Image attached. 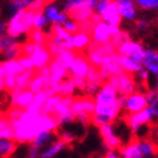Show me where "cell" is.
Returning a JSON list of instances; mask_svg holds the SVG:
<instances>
[{
  "instance_id": "cell-1",
  "label": "cell",
  "mask_w": 158,
  "mask_h": 158,
  "mask_svg": "<svg viewBox=\"0 0 158 158\" xmlns=\"http://www.w3.org/2000/svg\"><path fill=\"white\" fill-rule=\"evenodd\" d=\"M13 140L17 144H31L34 137L41 132L56 133L60 126L52 115L43 113H29L23 111L17 121L11 122Z\"/></svg>"
},
{
  "instance_id": "cell-2",
  "label": "cell",
  "mask_w": 158,
  "mask_h": 158,
  "mask_svg": "<svg viewBox=\"0 0 158 158\" xmlns=\"http://www.w3.org/2000/svg\"><path fill=\"white\" fill-rule=\"evenodd\" d=\"M94 112L91 115L90 122L94 126L114 124L122 112L119 96L107 82H104L102 87L93 96Z\"/></svg>"
},
{
  "instance_id": "cell-3",
  "label": "cell",
  "mask_w": 158,
  "mask_h": 158,
  "mask_svg": "<svg viewBox=\"0 0 158 158\" xmlns=\"http://www.w3.org/2000/svg\"><path fill=\"white\" fill-rule=\"evenodd\" d=\"M33 16L34 12L30 10L17 11L10 15L8 21H6V33L17 40L28 35L32 30Z\"/></svg>"
},
{
  "instance_id": "cell-4",
  "label": "cell",
  "mask_w": 158,
  "mask_h": 158,
  "mask_svg": "<svg viewBox=\"0 0 158 158\" xmlns=\"http://www.w3.org/2000/svg\"><path fill=\"white\" fill-rule=\"evenodd\" d=\"M94 12L100 17L102 22L112 27H121L123 20L119 16L115 0H98Z\"/></svg>"
},
{
  "instance_id": "cell-5",
  "label": "cell",
  "mask_w": 158,
  "mask_h": 158,
  "mask_svg": "<svg viewBox=\"0 0 158 158\" xmlns=\"http://www.w3.org/2000/svg\"><path fill=\"white\" fill-rule=\"evenodd\" d=\"M154 117L147 107L143 111L135 114H129L125 116V124L132 134L138 135L143 128H147L149 125L153 124Z\"/></svg>"
},
{
  "instance_id": "cell-6",
  "label": "cell",
  "mask_w": 158,
  "mask_h": 158,
  "mask_svg": "<svg viewBox=\"0 0 158 158\" xmlns=\"http://www.w3.org/2000/svg\"><path fill=\"white\" fill-rule=\"evenodd\" d=\"M114 52H115V48L111 43H104V44H92L91 43L90 47L87 48L85 56L91 66L98 69L104 59Z\"/></svg>"
},
{
  "instance_id": "cell-7",
  "label": "cell",
  "mask_w": 158,
  "mask_h": 158,
  "mask_svg": "<svg viewBox=\"0 0 158 158\" xmlns=\"http://www.w3.org/2000/svg\"><path fill=\"white\" fill-rule=\"evenodd\" d=\"M121 30V27H112L108 26L105 22L100 21L92 28L90 32L91 43L92 44H104L110 43L112 35Z\"/></svg>"
},
{
  "instance_id": "cell-8",
  "label": "cell",
  "mask_w": 158,
  "mask_h": 158,
  "mask_svg": "<svg viewBox=\"0 0 158 158\" xmlns=\"http://www.w3.org/2000/svg\"><path fill=\"white\" fill-rule=\"evenodd\" d=\"M98 132L103 139V147L104 149H117L121 148L123 145V139L117 133H116V128L114 124H108V125H103V126L98 127Z\"/></svg>"
},
{
  "instance_id": "cell-9",
  "label": "cell",
  "mask_w": 158,
  "mask_h": 158,
  "mask_svg": "<svg viewBox=\"0 0 158 158\" xmlns=\"http://www.w3.org/2000/svg\"><path fill=\"white\" fill-rule=\"evenodd\" d=\"M73 100L74 98H61L58 106L56 107L53 117L58 122L60 127L74 122V114L71 110Z\"/></svg>"
},
{
  "instance_id": "cell-10",
  "label": "cell",
  "mask_w": 158,
  "mask_h": 158,
  "mask_svg": "<svg viewBox=\"0 0 158 158\" xmlns=\"http://www.w3.org/2000/svg\"><path fill=\"white\" fill-rule=\"evenodd\" d=\"M98 71L101 79L104 82H106L110 77H114V75H121L122 73H124L119 68L118 54L114 52L108 56H106L102 62V64L98 66Z\"/></svg>"
},
{
  "instance_id": "cell-11",
  "label": "cell",
  "mask_w": 158,
  "mask_h": 158,
  "mask_svg": "<svg viewBox=\"0 0 158 158\" xmlns=\"http://www.w3.org/2000/svg\"><path fill=\"white\" fill-rule=\"evenodd\" d=\"M42 12L48 22L52 26H62L69 19L68 15L63 10H61L58 3L54 1H47Z\"/></svg>"
},
{
  "instance_id": "cell-12",
  "label": "cell",
  "mask_w": 158,
  "mask_h": 158,
  "mask_svg": "<svg viewBox=\"0 0 158 158\" xmlns=\"http://www.w3.org/2000/svg\"><path fill=\"white\" fill-rule=\"evenodd\" d=\"M146 107H147V102H146L144 91L138 90L134 94L125 98L123 111H125L127 115H129V114L138 113V112L145 110Z\"/></svg>"
},
{
  "instance_id": "cell-13",
  "label": "cell",
  "mask_w": 158,
  "mask_h": 158,
  "mask_svg": "<svg viewBox=\"0 0 158 158\" xmlns=\"http://www.w3.org/2000/svg\"><path fill=\"white\" fill-rule=\"evenodd\" d=\"M11 98V107L18 108L21 111H26L32 103L34 94L29 90H20L19 87H15L12 91H10Z\"/></svg>"
},
{
  "instance_id": "cell-14",
  "label": "cell",
  "mask_w": 158,
  "mask_h": 158,
  "mask_svg": "<svg viewBox=\"0 0 158 158\" xmlns=\"http://www.w3.org/2000/svg\"><path fill=\"white\" fill-rule=\"evenodd\" d=\"M84 81L85 87L84 91H83V94H84V96H90V98H93L100 91L103 83H104V81L101 79L100 74H98V69L93 68V66H91L90 71L87 72V74L85 75Z\"/></svg>"
},
{
  "instance_id": "cell-15",
  "label": "cell",
  "mask_w": 158,
  "mask_h": 158,
  "mask_svg": "<svg viewBox=\"0 0 158 158\" xmlns=\"http://www.w3.org/2000/svg\"><path fill=\"white\" fill-rule=\"evenodd\" d=\"M91 65L86 56L83 53H77V56L69 68V77L71 79H84L87 72L90 71Z\"/></svg>"
},
{
  "instance_id": "cell-16",
  "label": "cell",
  "mask_w": 158,
  "mask_h": 158,
  "mask_svg": "<svg viewBox=\"0 0 158 158\" xmlns=\"http://www.w3.org/2000/svg\"><path fill=\"white\" fill-rule=\"evenodd\" d=\"M137 91H138V86H137L135 75H131L127 73H122L121 75H118V84L116 89L118 96L127 98Z\"/></svg>"
},
{
  "instance_id": "cell-17",
  "label": "cell",
  "mask_w": 158,
  "mask_h": 158,
  "mask_svg": "<svg viewBox=\"0 0 158 158\" xmlns=\"http://www.w3.org/2000/svg\"><path fill=\"white\" fill-rule=\"evenodd\" d=\"M29 58L32 60L34 71H40L41 69L48 66L53 59L52 56L50 54V52L45 48V45H38V44L34 45V50Z\"/></svg>"
},
{
  "instance_id": "cell-18",
  "label": "cell",
  "mask_w": 158,
  "mask_h": 158,
  "mask_svg": "<svg viewBox=\"0 0 158 158\" xmlns=\"http://www.w3.org/2000/svg\"><path fill=\"white\" fill-rule=\"evenodd\" d=\"M122 20L135 21L138 18V9L133 0H115Z\"/></svg>"
},
{
  "instance_id": "cell-19",
  "label": "cell",
  "mask_w": 158,
  "mask_h": 158,
  "mask_svg": "<svg viewBox=\"0 0 158 158\" xmlns=\"http://www.w3.org/2000/svg\"><path fill=\"white\" fill-rule=\"evenodd\" d=\"M71 110L73 114L85 113L92 115L94 112V101L93 98L90 96H74L73 103H72Z\"/></svg>"
},
{
  "instance_id": "cell-20",
  "label": "cell",
  "mask_w": 158,
  "mask_h": 158,
  "mask_svg": "<svg viewBox=\"0 0 158 158\" xmlns=\"http://www.w3.org/2000/svg\"><path fill=\"white\" fill-rule=\"evenodd\" d=\"M142 66L144 70L155 77H158V52L152 48H145V56L142 61Z\"/></svg>"
},
{
  "instance_id": "cell-21",
  "label": "cell",
  "mask_w": 158,
  "mask_h": 158,
  "mask_svg": "<svg viewBox=\"0 0 158 158\" xmlns=\"http://www.w3.org/2000/svg\"><path fill=\"white\" fill-rule=\"evenodd\" d=\"M143 49H145V47H144V44H143L142 42L131 38V39L123 41V42L115 49V52L121 56L132 58L135 53L143 50Z\"/></svg>"
},
{
  "instance_id": "cell-22",
  "label": "cell",
  "mask_w": 158,
  "mask_h": 158,
  "mask_svg": "<svg viewBox=\"0 0 158 158\" xmlns=\"http://www.w3.org/2000/svg\"><path fill=\"white\" fill-rule=\"evenodd\" d=\"M71 42L74 52L82 53V51L87 50V48L91 45V35L89 32L80 30L71 37Z\"/></svg>"
},
{
  "instance_id": "cell-23",
  "label": "cell",
  "mask_w": 158,
  "mask_h": 158,
  "mask_svg": "<svg viewBox=\"0 0 158 158\" xmlns=\"http://www.w3.org/2000/svg\"><path fill=\"white\" fill-rule=\"evenodd\" d=\"M49 72H50V84H58L61 81L69 77V72L64 66L61 65L54 59L48 65Z\"/></svg>"
},
{
  "instance_id": "cell-24",
  "label": "cell",
  "mask_w": 158,
  "mask_h": 158,
  "mask_svg": "<svg viewBox=\"0 0 158 158\" xmlns=\"http://www.w3.org/2000/svg\"><path fill=\"white\" fill-rule=\"evenodd\" d=\"M136 140L143 158H157V145L155 142L149 138H139Z\"/></svg>"
},
{
  "instance_id": "cell-25",
  "label": "cell",
  "mask_w": 158,
  "mask_h": 158,
  "mask_svg": "<svg viewBox=\"0 0 158 158\" xmlns=\"http://www.w3.org/2000/svg\"><path fill=\"white\" fill-rule=\"evenodd\" d=\"M118 64L121 70L124 73L135 75L140 70H143V66L140 63L136 62L133 58H127V56H118Z\"/></svg>"
},
{
  "instance_id": "cell-26",
  "label": "cell",
  "mask_w": 158,
  "mask_h": 158,
  "mask_svg": "<svg viewBox=\"0 0 158 158\" xmlns=\"http://www.w3.org/2000/svg\"><path fill=\"white\" fill-rule=\"evenodd\" d=\"M56 138H58V136H56V133L54 132H41L34 137V139L32 140L30 145L41 150L44 147H47L48 145H50Z\"/></svg>"
},
{
  "instance_id": "cell-27",
  "label": "cell",
  "mask_w": 158,
  "mask_h": 158,
  "mask_svg": "<svg viewBox=\"0 0 158 158\" xmlns=\"http://www.w3.org/2000/svg\"><path fill=\"white\" fill-rule=\"evenodd\" d=\"M66 148V145L63 144L60 139L56 138L54 142H52L50 145H48L43 149L40 150V156L39 158H54L58 156L61 152H63Z\"/></svg>"
},
{
  "instance_id": "cell-28",
  "label": "cell",
  "mask_w": 158,
  "mask_h": 158,
  "mask_svg": "<svg viewBox=\"0 0 158 158\" xmlns=\"http://www.w3.org/2000/svg\"><path fill=\"white\" fill-rule=\"evenodd\" d=\"M75 94H77V89L74 86L73 80L70 77L61 81L56 85V95L61 98H74Z\"/></svg>"
},
{
  "instance_id": "cell-29",
  "label": "cell",
  "mask_w": 158,
  "mask_h": 158,
  "mask_svg": "<svg viewBox=\"0 0 158 158\" xmlns=\"http://www.w3.org/2000/svg\"><path fill=\"white\" fill-rule=\"evenodd\" d=\"M0 139H13V128L10 119L0 114Z\"/></svg>"
},
{
  "instance_id": "cell-30",
  "label": "cell",
  "mask_w": 158,
  "mask_h": 158,
  "mask_svg": "<svg viewBox=\"0 0 158 158\" xmlns=\"http://www.w3.org/2000/svg\"><path fill=\"white\" fill-rule=\"evenodd\" d=\"M47 98H48V95L45 94L44 91L34 94L32 103L30 104V106L27 108L26 111L29 112V113H41L42 107H43V105H44Z\"/></svg>"
},
{
  "instance_id": "cell-31",
  "label": "cell",
  "mask_w": 158,
  "mask_h": 158,
  "mask_svg": "<svg viewBox=\"0 0 158 158\" xmlns=\"http://www.w3.org/2000/svg\"><path fill=\"white\" fill-rule=\"evenodd\" d=\"M34 73H35L34 70H23L16 77V86L19 87L20 90H28Z\"/></svg>"
},
{
  "instance_id": "cell-32",
  "label": "cell",
  "mask_w": 158,
  "mask_h": 158,
  "mask_svg": "<svg viewBox=\"0 0 158 158\" xmlns=\"http://www.w3.org/2000/svg\"><path fill=\"white\" fill-rule=\"evenodd\" d=\"M29 37V41L34 44L38 45H45L49 40V32H45L44 30H37L32 29L31 31L28 33Z\"/></svg>"
},
{
  "instance_id": "cell-33",
  "label": "cell",
  "mask_w": 158,
  "mask_h": 158,
  "mask_svg": "<svg viewBox=\"0 0 158 158\" xmlns=\"http://www.w3.org/2000/svg\"><path fill=\"white\" fill-rule=\"evenodd\" d=\"M18 144L13 139H0V158H8L17 150Z\"/></svg>"
},
{
  "instance_id": "cell-34",
  "label": "cell",
  "mask_w": 158,
  "mask_h": 158,
  "mask_svg": "<svg viewBox=\"0 0 158 158\" xmlns=\"http://www.w3.org/2000/svg\"><path fill=\"white\" fill-rule=\"evenodd\" d=\"M75 56H77V52H74V51H69V50H63L62 52H60L58 56H56L53 59H54L56 62H59L62 66H64L66 70H69V68L71 66L72 62L74 61Z\"/></svg>"
},
{
  "instance_id": "cell-35",
  "label": "cell",
  "mask_w": 158,
  "mask_h": 158,
  "mask_svg": "<svg viewBox=\"0 0 158 158\" xmlns=\"http://www.w3.org/2000/svg\"><path fill=\"white\" fill-rule=\"evenodd\" d=\"M1 65H2L3 70L6 72V75H10V77H16L17 75L21 73L23 70L20 66L19 62L17 60L13 61H2L1 62Z\"/></svg>"
},
{
  "instance_id": "cell-36",
  "label": "cell",
  "mask_w": 158,
  "mask_h": 158,
  "mask_svg": "<svg viewBox=\"0 0 158 158\" xmlns=\"http://www.w3.org/2000/svg\"><path fill=\"white\" fill-rule=\"evenodd\" d=\"M20 44H21V43H20L19 40L10 37V35H8L7 33L1 34V35H0V54Z\"/></svg>"
},
{
  "instance_id": "cell-37",
  "label": "cell",
  "mask_w": 158,
  "mask_h": 158,
  "mask_svg": "<svg viewBox=\"0 0 158 158\" xmlns=\"http://www.w3.org/2000/svg\"><path fill=\"white\" fill-rule=\"evenodd\" d=\"M61 100V96L59 95H53V96H49L45 101L44 105L42 107V111L41 113L47 114V115H52L54 114V111H56V107L58 106L59 102Z\"/></svg>"
},
{
  "instance_id": "cell-38",
  "label": "cell",
  "mask_w": 158,
  "mask_h": 158,
  "mask_svg": "<svg viewBox=\"0 0 158 158\" xmlns=\"http://www.w3.org/2000/svg\"><path fill=\"white\" fill-rule=\"evenodd\" d=\"M31 3V0H11L8 2V9L10 15L17 12V11L28 10Z\"/></svg>"
},
{
  "instance_id": "cell-39",
  "label": "cell",
  "mask_w": 158,
  "mask_h": 158,
  "mask_svg": "<svg viewBox=\"0 0 158 158\" xmlns=\"http://www.w3.org/2000/svg\"><path fill=\"white\" fill-rule=\"evenodd\" d=\"M48 26H49V22H48V20L45 19L42 11H40V12H34L33 21H32V29L44 30Z\"/></svg>"
},
{
  "instance_id": "cell-40",
  "label": "cell",
  "mask_w": 158,
  "mask_h": 158,
  "mask_svg": "<svg viewBox=\"0 0 158 158\" xmlns=\"http://www.w3.org/2000/svg\"><path fill=\"white\" fill-rule=\"evenodd\" d=\"M56 136H58V139H60L61 142L63 143V144H65L66 146L72 144V143L77 138V134H75L73 131H71V129H65V128L62 129L60 133H56Z\"/></svg>"
},
{
  "instance_id": "cell-41",
  "label": "cell",
  "mask_w": 158,
  "mask_h": 158,
  "mask_svg": "<svg viewBox=\"0 0 158 158\" xmlns=\"http://www.w3.org/2000/svg\"><path fill=\"white\" fill-rule=\"evenodd\" d=\"M137 9L145 11H156L158 9V0H136Z\"/></svg>"
},
{
  "instance_id": "cell-42",
  "label": "cell",
  "mask_w": 158,
  "mask_h": 158,
  "mask_svg": "<svg viewBox=\"0 0 158 158\" xmlns=\"http://www.w3.org/2000/svg\"><path fill=\"white\" fill-rule=\"evenodd\" d=\"M128 39H131V34H129V32L121 29L118 32H116L115 34H113V35H112L111 40H110V43H111V44L116 49V48L118 47V45L121 44L123 41H125V40H128Z\"/></svg>"
},
{
  "instance_id": "cell-43",
  "label": "cell",
  "mask_w": 158,
  "mask_h": 158,
  "mask_svg": "<svg viewBox=\"0 0 158 158\" xmlns=\"http://www.w3.org/2000/svg\"><path fill=\"white\" fill-rule=\"evenodd\" d=\"M20 56H21V44L17 45V47L12 48V49H10V50L1 53V56H2L3 61L17 60V59H18Z\"/></svg>"
},
{
  "instance_id": "cell-44",
  "label": "cell",
  "mask_w": 158,
  "mask_h": 158,
  "mask_svg": "<svg viewBox=\"0 0 158 158\" xmlns=\"http://www.w3.org/2000/svg\"><path fill=\"white\" fill-rule=\"evenodd\" d=\"M49 33L56 35V38L63 40V41L70 40L72 37L71 34H69L68 32L63 29V27L62 26H51V29H50V31H49Z\"/></svg>"
},
{
  "instance_id": "cell-45",
  "label": "cell",
  "mask_w": 158,
  "mask_h": 158,
  "mask_svg": "<svg viewBox=\"0 0 158 158\" xmlns=\"http://www.w3.org/2000/svg\"><path fill=\"white\" fill-rule=\"evenodd\" d=\"M62 27H63V29L65 30L69 34H71V35H73V34L77 33V32L80 31V24L70 18L62 24Z\"/></svg>"
},
{
  "instance_id": "cell-46",
  "label": "cell",
  "mask_w": 158,
  "mask_h": 158,
  "mask_svg": "<svg viewBox=\"0 0 158 158\" xmlns=\"http://www.w3.org/2000/svg\"><path fill=\"white\" fill-rule=\"evenodd\" d=\"M17 61L19 62L20 66L22 68V70H34L33 68V63H32V60L29 58V56H20Z\"/></svg>"
},
{
  "instance_id": "cell-47",
  "label": "cell",
  "mask_w": 158,
  "mask_h": 158,
  "mask_svg": "<svg viewBox=\"0 0 158 158\" xmlns=\"http://www.w3.org/2000/svg\"><path fill=\"white\" fill-rule=\"evenodd\" d=\"M150 27V22L148 21L147 19L145 18H137L135 20V28H136L137 31L143 32L146 31V30L149 29Z\"/></svg>"
},
{
  "instance_id": "cell-48",
  "label": "cell",
  "mask_w": 158,
  "mask_h": 158,
  "mask_svg": "<svg viewBox=\"0 0 158 158\" xmlns=\"http://www.w3.org/2000/svg\"><path fill=\"white\" fill-rule=\"evenodd\" d=\"M45 3H47L45 0H31V3H30L28 10L32 11V12H40L43 10Z\"/></svg>"
},
{
  "instance_id": "cell-49",
  "label": "cell",
  "mask_w": 158,
  "mask_h": 158,
  "mask_svg": "<svg viewBox=\"0 0 158 158\" xmlns=\"http://www.w3.org/2000/svg\"><path fill=\"white\" fill-rule=\"evenodd\" d=\"M3 87H5V91H7V92L12 91L16 87V77L6 75L5 81H3Z\"/></svg>"
},
{
  "instance_id": "cell-50",
  "label": "cell",
  "mask_w": 158,
  "mask_h": 158,
  "mask_svg": "<svg viewBox=\"0 0 158 158\" xmlns=\"http://www.w3.org/2000/svg\"><path fill=\"white\" fill-rule=\"evenodd\" d=\"M22 112H23V111H21V110L11 107V108H9V110H8V112H7V114H6V116L10 119V122H13V121H17V119L21 116Z\"/></svg>"
},
{
  "instance_id": "cell-51",
  "label": "cell",
  "mask_w": 158,
  "mask_h": 158,
  "mask_svg": "<svg viewBox=\"0 0 158 158\" xmlns=\"http://www.w3.org/2000/svg\"><path fill=\"white\" fill-rule=\"evenodd\" d=\"M149 75H150V74L148 73L146 70H144V69H143V70H140V71L136 74L137 79L139 80L143 84H144V83H147L148 80H149Z\"/></svg>"
},
{
  "instance_id": "cell-52",
  "label": "cell",
  "mask_w": 158,
  "mask_h": 158,
  "mask_svg": "<svg viewBox=\"0 0 158 158\" xmlns=\"http://www.w3.org/2000/svg\"><path fill=\"white\" fill-rule=\"evenodd\" d=\"M40 150L38 148L33 147L32 145H29L28 152H27V158H39Z\"/></svg>"
},
{
  "instance_id": "cell-53",
  "label": "cell",
  "mask_w": 158,
  "mask_h": 158,
  "mask_svg": "<svg viewBox=\"0 0 158 158\" xmlns=\"http://www.w3.org/2000/svg\"><path fill=\"white\" fill-rule=\"evenodd\" d=\"M103 158H121L117 149H108L105 152V155Z\"/></svg>"
},
{
  "instance_id": "cell-54",
  "label": "cell",
  "mask_w": 158,
  "mask_h": 158,
  "mask_svg": "<svg viewBox=\"0 0 158 158\" xmlns=\"http://www.w3.org/2000/svg\"><path fill=\"white\" fill-rule=\"evenodd\" d=\"M6 77V72L3 70L2 65H1V62H0V93L5 91V87H3V81H5Z\"/></svg>"
},
{
  "instance_id": "cell-55",
  "label": "cell",
  "mask_w": 158,
  "mask_h": 158,
  "mask_svg": "<svg viewBox=\"0 0 158 158\" xmlns=\"http://www.w3.org/2000/svg\"><path fill=\"white\" fill-rule=\"evenodd\" d=\"M144 56H145V49H143V50H140L137 53H135L132 58L134 59L136 62H138V63L142 64V61H143V59H144Z\"/></svg>"
},
{
  "instance_id": "cell-56",
  "label": "cell",
  "mask_w": 158,
  "mask_h": 158,
  "mask_svg": "<svg viewBox=\"0 0 158 158\" xmlns=\"http://www.w3.org/2000/svg\"><path fill=\"white\" fill-rule=\"evenodd\" d=\"M6 33V21L0 18V35Z\"/></svg>"
}]
</instances>
